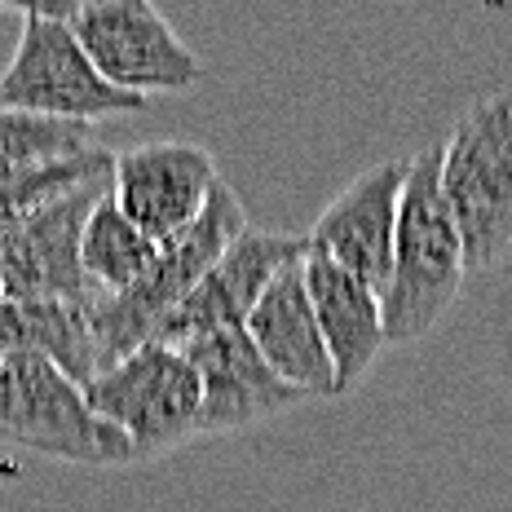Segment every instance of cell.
<instances>
[{
	"label": "cell",
	"instance_id": "obj_2",
	"mask_svg": "<svg viewBox=\"0 0 512 512\" xmlns=\"http://www.w3.org/2000/svg\"><path fill=\"white\" fill-rule=\"evenodd\" d=\"M243 230H248V208L234 195L230 181L221 177L208 208H204V217L181 234V239L164 243L155 265L128 287V292L102 296L98 309H93V336H98V349H102V371L115 367L120 358H128L133 349L151 345L155 332L164 327V318L204 283V274L221 261V252H226Z\"/></svg>",
	"mask_w": 512,
	"mask_h": 512
},
{
	"label": "cell",
	"instance_id": "obj_14",
	"mask_svg": "<svg viewBox=\"0 0 512 512\" xmlns=\"http://www.w3.org/2000/svg\"><path fill=\"white\" fill-rule=\"evenodd\" d=\"M305 287L318 318V336H323L327 358H332L340 398V393L358 389L362 376L389 349L380 292H371L362 279H354L349 270H340L336 261H327L318 252H305Z\"/></svg>",
	"mask_w": 512,
	"mask_h": 512
},
{
	"label": "cell",
	"instance_id": "obj_3",
	"mask_svg": "<svg viewBox=\"0 0 512 512\" xmlns=\"http://www.w3.org/2000/svg\"><path fill=\"white\" fill-rule=\"evenodd\" d=\"M442 195L468 274L499 270L512 252V98H482L442 142Z\"/></svg>",
	"mask_w": 512,
	"mask_h": 512
},
{
	"label": "cell",
	"instance_id": "obj_13",
	"mask_svg": "<svg viewBox=\"0 0 512 512\" xmlns=\"http://www.w3.org/2000/svg\"><path fill=\"white\" fill-rule=\"evenodd\" d=\"M243 327H248L252 345L261 349V358L292 389H301L305 398H336V371L323 336H318V318L305 287V256L287 265L283 274H274V283L265 287Z\"/></svg>",
	"mask_w": 512,
	"mask_h": 512
},
{
	"label": "cell",
	"instance_id": "obj_4",
	"mask_svg": "<svg viewBox=\"0 0 512 512\" xmlns=\"http://www.w3.org/2000/svg\"><path fill=\"white\" fill-rule=\"evenodd\" d=\"M36 14L58 18L89 53L93 71L120 93L155 98L186 93L204 80V62L151 0H36Z\"/></svg>",
	"mask_w": 512,
	"mask_h": 512
},
{
	"label": "cell",
	"instance_id": "obj_10",
	"mask_svg": "<svg viewBox=\"0 0 512 512\" xmlns=\"http://www.w3.org/2000/svg\"><path fill=\"white\" fill-rule=\"evenodd\" d=\"M309 252L305 234H274V230H243L239 239L221 252V261L204 274V283L181 301L164 327L155 332V345L181 349L186 340H199L208 332L243 327L274 274H283L292 261Z\"/></svg>",
	"mask_w": 512,
	"mask_h": 512
},
{
	"label": "cell",
	"instance_id": "obj_9",
	"mask_svg": "<svg viewBox=\"0 0 512 512\" xmlns=\"http://www.w3.org/2000/svg\"><path fill=\"white\" fill-rule=\"evenodd\" d=\"M217 159L199 142L159 137L133 151L115 155L111 164V199L151 243L181 239L204 217L212 190H217Z\"/></svg>",
	"mask_w": 512,
	"mask_h": 512
},
{
	"label": "cell",
	"instance_id": "obj_12",
	"mask_svg": "<svg viewBox=\"0 0 512 512\" xmlns=\"http://www.w3.org/2000/svg\"><path fill=\"white\" fill-rule=\"evenodd\" d=\"M407 186V159H384L358 173L345 190L318 212L314 230L305 234L309 252L336 261L384 296L393 274V234H398V204Z\"/></svg>",
	"mask_w": 512,
	"mask_h": 512
},
{
	"label": "cell",
	"instance_id": "obj_15",
	"mask_svg": "<svg viewBox=\"0 0 512 512\" xmlns=\"http://www.w3.org/2000/svg\"><path fill=\"white\" fill-rule=\"evenodd\" d=\"M159 243H151L133 221L115 208L111 190L98 199V208L84 221V239H80V265L89 274V283L102 296H120L128 292L146 270L155 265Z\"/></svg>",
	"mask_w": 512,
	"mask_h": 512
},
{
	"label": "cell",
	"instance_id": "obj_16",
	"mask_svg": "<svg viewBox=\"0 0 512 512\" xmlns=\"http://www.w3.org/2000/svg\"><path fill=\"white\" fill-rule=\"evenodd\" d=\"M93 137H98V128L89 124H62L23 111H0V186L27 173H40L49 164H62V159L98 151Z\"/></svg>",
	"mask_w": 512,
	"mask_h": 512
},
{
	"label": "cell",
	"instance_id": "obj_5",
	"mask_svg": "<svg viewBox=\"0 0 512 512\" xmlns=\"http://www.w3.org/2000/svg\"><path fill=\"white\" fill-rule=\"evenodd\" d=\"M0 442L62 464L124 468L137 464L120 429L89 407L84 389L40 354L0 358Z\"/></svg>",
	"mask_w": 512,
	"mask_h": 512
},
{
	"label": "cell",
	"instance_id": "obj_1",
	"mask_svg": "<svg viewBox=\"0 0 512 512\" xmlns=\"http://www.w3.org/2000/svg\"><path fill=\"white\" fill-rule=\"evenodd\" d=\"M468 265L451 208L442 195V146H424L407 159V186L393 234V274L380 296L389 349L415 345L464 296Z\"/></svg>",
	"mask_w": 512,
	"mask_h": 512
},
{
	"label": "cell",
	"instance_id": "obj_8",
	"mask_svg": "<svg viewBox=\"0 0 512 512\" xmlns=\"http://www.w3.org/2000/svg\"><path fill=\"white\" fill-rule=\"evenodd\" d=\"M111 190V173L67 190L27 217L0 243V296L5 301H62V305H98L102 292L89 283L80 265L84 221Z\"/></svg>",
	"mask_w": 512,
	"mask_h": 512
},
{
	"label": "cell",
	"instance_id": "obj_6",
	"mask_svg": "<svg viewBox=\"0 0 512 512\" xmlns=\"http://www.w3.org/2000/svg\"><path fill=\"white\" fill-rule=\"evenodd\" d=\"M18 14V49L9 67L0 71V111H23L40 120L62 124H89L137 115L142 98L111 89L98 71H93L89 53L58 18L36 14L31 5H14Z\"/></svg>",
	"mask_w": 512,
	"mask_h": 512
},
{
	"label": "cell",
	"instance_id": "obj_18",
	"mask_svg": "<svg viewBox=\"0 0 512 512\" xmlns=\"http://www.w3.org/2000/svg\"><path fill=\"white\" fill-rule=\"evenodd\" d=\"M0 301H5V296H0Z\"/></svg>",
	"mask_w": 512,
	"mask_h": 512
},
{
	"label": "cell",
	"instance_id": "obj_17",
	"mask_svg": "<svg viewBox=\"0 0 512 512\" xmlns=\"http://www.w3.org/2000/svg\"><path fill=\"white\" fill-rule=\"evenodd\" d=\"M111 164H115V155L98 146V151H89V155L62 159V164H49V168H40V173L5 181V186H0V243L23 226L27 217H36L45 204L62 199L67 190H76V186H84V181H93V177H106L111 173Z\"/></svg>",
	"mask_w": 512,
	"mask_h": 512
},
{
	"label": "cell",
	"instance_id": "obj_7",
	"mask_svg": "<svg viewBox=\"0 0 512 512\" xmlns=\"http://www.w3.org/2000/svg\"><path fill=\"white\" fill-rule=\"evenodd\" d=\"M89 407L102 415L111 429H120L133 446L137 460H159V455L186 446L199 437V376L190 358L173 345H142L115 367H106L93 384H84Z\"/></svg>",
	"mask_w": 512,
	"mask_h": 512
},
{
	"label": "cell",
	"instance_id": "obj_11",
	"mask_svg": "<svg viewBox=\"0 0 512 512\" xmlns=\"http://www.w3.org/2000/svg\"><path fill=\"white\" fill-rule=\"evenodd\" d=\"M181 354L190 358L199 389H204V402H199V437L252 429V424L274 420V415L296 411L301 402H309L301 389H292L261 358L248 327H226V332L186 340Z\"/></svg>",
	"mask_w": 512,
	"mask_h": 512
}]
</instances>
